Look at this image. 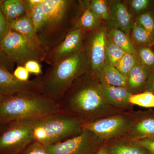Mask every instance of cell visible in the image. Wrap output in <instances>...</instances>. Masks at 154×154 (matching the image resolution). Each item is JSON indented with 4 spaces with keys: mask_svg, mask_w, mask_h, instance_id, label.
Returning a JSON list of instances; mask_svg holds the SVG:
<instances>
[{
    "mask_svg": "<svg viewBox=\"0 0 154 154\" xmlns=\"http://www.w3.org/2000/svg\"><path fill=\"white\" fill-rule=\"evenodd\" d=\"M85 32L79 28L70 31L63 41L48 51L44 61L50 66L53 65L82 49Z\"/></svg>",
    "mask_w": 154,
    "mask_h": 154,
    "instance_id": "30bf717a",
    "label": "cell"
},
{
    "mask_svg": "<svg viewBox=\"0 0 154 154\" xmlns=\"http://www.w3.org/2000/svg\"><path fill=\"white\" fill-rule=\"evenodd\" d=\"M24 67L29 73L36 75L37 76L42 75L41 65L37 61H29L25 64Z\"/></svg>",
    "mask_w": 154,
    "mask_h": 154,
    "instance_id": "d6a6232c",
    "label": "cell"
},
{
    "mask_svg": "<svg viewBox=\"0 0 154 154\" xmlns=\"http://www.w3.org/2000/svg\"><path fill=\"white\" fill-rule=\"evenodd\" d=\"M9 27L10 30L20 35L41 42L34 30L30 17L27 14L9 24Z\"/></svg>",
    "mask_w": 154,
    "mask_h": 154,
    "instance_id": "ffe728a7",
    "label": "cell"
},
{
    "mask_svg": "<svg viewBox=\"0 0 154 154\" xmlns=\"http://www.w3.org/2000/svg\"><path fill=\"white\" fill-rule=\"evenodd\" d=\"M103 96L109 104L121 110L130 109L133 105L130 103L129 99L132 93L126 88L107 85L98 84Z\"/></svg>",
    "mask_w": 154,
    "mask_h": 154,
    "instance_id": "5bb4252c",
    "label": "cell"
},
{
    "mask_svg": "<svg viewBox=\"0 0 154 154\" xmlns=\"http://www.w3.org/2000/svg\"><path fill=\"white\" fill-rule=\"evenodd\" d=\"M136 50L138 63L149 69L154 68V51L150 46L141 45Z\"/></svg>",
    "mask_w": 154,
    "mask_h": 154,
    "instance_id": "484cf974",
    "label": "cell"
},
{
    "mask_svg": "<svg viewBox=\"0 0 154 154\" xmlns=\"http://www.w3.org/2000/svg\"><path fill=\"white\" fill-rule=\"evenodd\" d=\"M14 64H15L12 62L7 56L0 46V66L5 68L12 72Z\"/></svg>",
    "mask_w": 154,
    "mask_h": 154,
    "instance_id": "d590c367",
    "label": "cell"
},
{
    "mask_svg": "<svg viewBox=\"0 0 154 154\" xmlns=\"http://www.w3.org/2000/svg\"><path fill=\"white\" fill-rule=\"evenodd\" d=\"M103 142L93 132L83 129L78 135L47 147L52 154H95Z\"/></svg>",
    "mask_w": 154,
    "mask_h": 154,
    "instance_id": "9c48e42d",
    "label": "cell"
},
{
    "mask_svg": "<svg viewBox=\"0 0 154 154\" xmlns=\"http://www.w3.org/2000/svg\"><path fill=\"white\" fill-rule=\"evenodd\" d=\"M89 8L98 19L107 20L109 17L108 5L104 0H94L91 2Z\"/></svg>",
    "mask_w": 154,
    "mask_h": 154,
    "instance_id": "f1b7e54d",
    "label": "cell"
},
{
    "mask_svg": "<svg viewBox=\"0 0 154 154\" xmlns=\"http://www.w3.org/2000/svg\"><path fill=\"white\" fill-rule=\"evenodd\" d=\"M60 110L58 102L41 93H19L0 100V124L40 119Z\"/></svg>",
    "mask_w": 154,
    "mask_h": 154,
    "instance_id": "3957f363",
    "label": "cell"
},
{
    "mask_svg": "<svg viewBox=\"0 0 154 154\" xmlns=\"http://www.w3.org/2000/svg\"><path fill=\"white\" fill-rule=\"evenodd\" d=\"M95 154H109L106 144H102Z\"/></svg>",
    "mask_w": 154,
    "mask_h": 154,
    "instance_id": "f35d334b",
    "label": "cell"
},
{
    "mask_svg": "<svg viewBox=\"0 0 154 154\" xmlns=\"http://www.w3.org/2000/svg\"><path fill=\"white\" fill-rule=\"evenodd\" d=\"M18 154H52L47 146L33 141Z\"/></svg>",
    "mask_w": 154,
    "mask_h": 154,
    "instance_id": "4dcf8cb0",
    "label": "cell"
},
{
    "mask_svg": "<svg viewBox=\"0 0 154 154\" xmlns=\"http://www.w3.org/2000/svg\"><path fill=\"white\" fill-rule=\"evenodd\" d=\"M125 51L107 38L106 45V63L116 67L125 53Z\"/></svg>",
    "mask_w": 154,
    "mask_h": 154,
    "instance_id": "cb8c5ba5",
    "label": "cell"
},
{
    "mask_svg": "<svg viewBox=\"0 0 154 154\" xmlns=\"http://www.w3.org/2000/svg\"><path fill=\"white\" fill-rule=\"evenodd\" d=\"M137 63L136 54L125 53L116 67L122 74L127 78L129 72Z\"/></svg>",
    "mask_w": 154,
    "mask_h": 154,
    "instance_id": "83f0119b",
    "label": "cell"
},
{
    "mask_svg": "<svg viewBox=\"0 0 154 154\" xmlns=\"http://www.w3.org/2000/svg\"><path fill=\"white\" fill-rule=\"evenodd\" d=\"M9 30V23L2 11L0 2V42L7 35Z\"/></svg>",
    "mask_w": 154,
    "mask_h": 154,
    "instance_id": "836d02e7",
    "label": "cell"
},
{
    "mask_svg": "<svg viewBox=\"0 0 154 154\" xmlns=\"http://www.w3.org/2000/svg\"><path fill=\"white\" fill-rule=\"evenodd\" d=\"M1 8L9 24L27 15L22 0H3Z\"/></svg>",
    "mask_w": 154,
    "mask_h": 154,
    "instance_id": "d6986e66",
    "label": "cell"
},
{
    "mask_svg": "<svg viewBox=\"0 0 154 154\" xmlns=\"http://www.w3.org/2000/svg\"><path fill=\"white\" fill-rule=\"evenodd\" d=\"M132 105H136L146 108H154V94L144 91L138 94H133L129 99Z\"/></svg>",
    "mask_w": 154,
    "mask_h": 154,
    "instance_id": "4316f807",
    "label": "cell"
},
{
    "mask_svg": "<svg viewBox=\"0 0 154 154\" xmlns=\"http://www.w3.org/2000/svg\"><path fill=\"white\" fill-rule=\"evenodd\" d=\"M107 41L106 33L103 30L95 33L91 39L88 58L91 69L94 71L99 72L106 63Z\"/></svg>",
    "mask_w": 154,
    "mask_h": 154,
    "instance_id": "4fadbf2b",
    "label": "cell"
},
{
    "mask_svg": "<svg viewBox=\"0 0 154 154\" xmlns=\"http://www.w3.org/2000/svg\"><path fill=\"white\" fill-rule=\"evenodd\" d=\"M73 3L68 0H43L42 3L45 20L37 35L48 51L59 44L69 33L66 24Z\"/></svg>",
    "mask_w": 154,
    "mask_h": 154,
    "instance_id": "5b68a950",
    "label": "cell"
},
{
    "mask_svg": "<svg viewBox=\"0 0 154 154\" xmlns=\"http://www.w3.org/2000/svg\"><path fill=\"white\" fill-rule=\"evenodd\" d=\"M130 124L131 115L119 113L83 123L82 127L105 141L114 140L125 136Z\"/></svg>",
    "mask_w": 154,
    "mask_h": 154,
    "instance_id": "ba28073f",
    "label": "cell"
},
{
    "mask_svg": "<svg viewBox=\"0 0 154 154\" xmlns=\"http://www.w3.org/2000/svg\"><path fill=\"white\" fill-rule=\"evenodd\" d=\"M8 125V124H7ZM6 125H3L0 124V134L1 133V132L4 130V129L5 128L6 126H7Z\"/></svg>",
    "mask_w": 154,
    "mask_h": 154,
    "instance_id": "ab89813d",
    "label": "cell"
},
{
    "mask_svg": "<svg viewBox=\"0 0 154 154\" xmlns=\"http://www.w3.org/2000/svg\"><path fill=\"white\" fill-rule=\"evenodd\" d=\"M0 46L12 62L23 66L30 60L44 61L48 51L40 42L10 30L0 42Z\"/></svg>",
    "mask_w": 154,
    "mask_h": 154,
    "instance_id": "8992f818",
    "label": "cell"
},
{
    "mask_svg": "<svg viewBox=\"0 0 154 154\" xmlns=\"http://www.w3.org/2000/svg\"><path fill=\"white\" fill-rule=\"evenodd\" d=\"M5 97H6V96H4V95L0 94V100H1L2 99H4V98H5Z\"/></svg>",
    "mask_w": 154,
    "mask_h": 154,
    "instance_id": "60d3db41",
    "label": "cell"
},
{
    "mask_svg": "<svg viewBox=\"0 0 154 154\" xmlns=\"http://www.w3.org/2000/svg\"><path fill=\"white\" fill-rule=\"evenodd\" d=\"M27 14L32 21L34 30L37 34L44 25L45 15L42 6V4L35 5L33 7H25Z\"/></svg>",
    "mask_w": 154,
    "mask_h": 154,
    "instance_id": "603a6c76",
    "label": "cell"
},
{
    "mask_svg": "<svg viewBox=\"0 0 154 154\" xmlns=\"http://www.w3.org/2000/svg\"><path fill=\"white\" fill-rule=\"evenodd\" d=\"M100 84L127 88V78L122 74L116 67L106 63L99 72L98 75Z\"/></svg>",
    "mask_w": 154,
    "mask_h": 154,
    "instance_id": "ac0fdd59",
    "label": "cell"
},
{
    "mask_svg": "<svg viewBox=\"0 0 154 154\" xmlns=\"http://www.w3.org/2000/svg\"><path fill=\"white\" fill-rule=\"evenodd\" d=\"M121 139L106 144L109 154H150L136 140L128 138Z\"/></svg>",
    "mask_w": 154,
    "mask_h": 154,
    "instance_id": "e0dca14e",
    "label": "cell"
},
{
    "mask_svg": "<svg viewBox=\"0 0 154 154\" xmlns=\"http://www.w3.org/2000/svg\"><path fill=\"white\" fill-rule=\"evenodd\" d=\"M89 64L88 54L82 48L50 66L39 76L40 93L59 102L74 82L87 73Z\"/></svg>",
    "mask_w": 154,
    "mask_h": 154,
    "instance_id": "7a4b0ae2",
    "label": "cell"
},
{
    "mask_svg": "<svg viewBox=\"0 0 154 154\" xmlns=\"http://www.w3.org/2000/svg\"><path fill=\"white\" fill-rule=\"evenodd\" d=\"M135 22L154 36V14L146 11L137 18Z\"/></svg>",
    "mask_w": 154,
    "mask_h": 154,
    "instance_id": "f546056e",
    "label": "cell"
},
{
    "mask_svg": "<svg viewBox=\"0 0 154 154\" xmlns=\"http://www.w3.org/2000/svg\"><path fill=\"white\" fill-rule=\"evenodd\" d=\"M130 6L133 13L140 14L144 13L149 6L148 0H132L129 2Z\"/></svg>",
    "mask_w": 154,
    "mask_h": 154,
    "instance_id": "1f68e13d",
    "label": "cell"
},
{
    "mask_svg": "<svg viewBox=\"0 0 154 154\" xmlns=\"http://www.w3.org/2000/svg\"><path fill=\"white\" fill-rule=\"evenodd\" d=\"M39 119L13 122L0 134V154H18L33 141V126Z\"/></svg>",
    "mask_w": 154,
    "mask_h": 154,
    "instance_id": "52a82bcc",
    "label": "cell"
},
{
    "mask_svg": "<svg viewBox=\"0 0 154 154\" xmlns=\"http://www.w3.org/2000/svg\"><path fill=\"white\" fill-rule=\"evenodd\" d=\"M86 74L74 82L59 101L60 110L82 124L119 113L121 110L107 102L98 84L89 82Z\"/></svg>",
    "mask_w": 154,
    "mask_h": 154,
    "instance_id": "6da1fadb",
    "label": "cell"
},
{
    "mask_svg": "<svg viewBox=\"0 0 154 154\" xmlns=\"http://www.w3.org/2000/svg\"><path fill=\"white\" fill-rule=\"evenodd\" d=\"M151 70L137 63L130 71L127 77V88L132 94L143 92Z\"/></svg>",
    "mask_w": 154,
    "mask_h": 154,
    "instance_id": "2e32d148",
    "label": "cell"
},
{
    "mask_svg": "<svg viewBox=\"0 0 154 154\" xmlns=\"http://www.w3.org/2000/svg\"><path fill=\"white\" fill-rule=\"evenodd\" d=\"M29 73H30L25 68V67L17 66V67L15 69L13 74L14 76L22 82H27L29 79Z\"/></svg>",
    "mask_w": 154,
    "mask_h": 154,
    "instance_id": "e575fe53",
    "label": "cell"
},
{
    "mask_svg": "<svg viewBox=\"0 0 154 154\" xmlns=\"http://www.w3.org/2000/svg\"><path fill=\"white\" fill-rule=\"evenodd\" d=\"M111 12L115 28L124 32L130 36L134 22L129 10L124 3L116 2L111 5Z\"/></svg>",
    "mask_w": 154,
    "mask_h": 154,
    "instance_id": "9a60e30c",
    "label": "cell"
},
{
    "mask_svg": "<svg viewBox=\"0 0 154 154\" xmlns=\"http://www.w3.org/2000/svg\"><path fill=\"white\" fill-rule=\"evenodd\" d=\"M144 91L152 92L154 94V68L150 72Z\"/></svg>",
    "mask_w": 154,
    "mask_h": 154,
    "instance_id": "74e56055",
    "label": "cell"
},
{
    "mask_svg": "<svg viewBox=\"0 0 154 154\" xmlns=\"http://www.w3.org/2000/svg\"><path fill=\"white\" fill-rule=\"evenodd\" d=\"M39 92V77L27 82L17 79L13 73L0 66V94L6 96L19 93Z\"/></svg>",
    "mask_w": 154,
    "mask_h": 154,
    "instance_id": "8fae6325",
    "label": "cell"
},
{
    "mask_svg": "<svg viewBox=\"0 0 154 154\" xmlns=\"http://www.w3.org/2000/svg\"><path fill=\"white\" fill-rule=\"evenodd\" d=\"M99 19L92 13L90 8L83 11L79 17L77 23V28L84 30H93L97 27Z\"/></svg>",
    "mask_w": 154,
    "mask_h": 154,
    "instance_id": "d4e9b609",
    "label": "cell"
},
{
    "mask_svg": "<svg viewBox=\"0 0 154 154\" xmlns=\"http://www.w3.org/2000/svg\"><path fill=\"white\" fill-rule=\"evenodd\" d=\"M108 36L113 43L125 52L136 54V50L130 37L123 31L113 28L108 32Z\"/></svg>",
    "mask_w": 154,
    "mask_h": 154,
    "instance_id": "44dd1931",
    "label": "cell"
},
{
    "mask_svg": "<svg viewBox=\"0 0 154 154\" xmlns=\"http://www.w3.org/2000/svg\"><path fill=\"white\" fill-rule=\"evenodd\" d=\"M136 141L140 145L146 149L150 154H154V138Z\"/></svg>",
    "mask_w": 154,
    "mask_h": 154,
    "instance_id": "8d00e7d4",
    "label": "cell"
},
{
    "mask_svg": "<svg viewBox=\"0 0 154 154\" xmlns=\"http://www.w3.org/2000/svg\"><path fill=\"white\" fill-rule=\"evenodd\" d=\"M125 136L139 140L154 138V110L139 111L131 115V124Z\"/></svg>",
    "mask_w": 154,
    "mask_h": 154,
    "instance_id": "7c38bea8",
    "label": "cell"
},
{
    "mask_svg": "<svg viewBox=\"0 0 154 154\" xmlns=\"http://www.w3.org/2000/svg\"><path fill=\"white\" fill-rule=\"evenodd\" d=\"M82 123L75 116L60 111L38 119L33 126V140L49 146L78 135Z\"/></svg>",
    "mask_w": 154,
    "mask_h": 154,
    "instance_id": "277c9868",
    "label": "cell"
},
{
    "mask_svg": "<svg viewBox=\"0 0 154 154\" xmlns=\"http://www.w3.org/2000/svg\"><path fill=\"white\" fill-rule=\"evenodd\" d=\"M133 43L141 46H151L154 44V36L135 22L131 28Z\"/></svg>",
    "mask_w": 154,
    "mask_h": 154,
    "instance_id": "7402d4cb",
    "label": "cell"
}]
</instances>
